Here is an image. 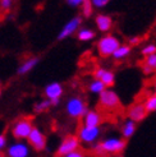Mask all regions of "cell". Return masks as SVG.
<instances>
[{
    "mask_svg": "<svg viewBox=\"0 0 156 157\" xmlns=\"http://www.w3.org/2000/svg\"><path fill=\"white\" fill-rule=\"evenodd\" d=\"M0 96H2V87H0Z\"/></svg>",
    "mask_w": 156,
    "mask_h": 157,
    "instance_id": "e575fe53",
    "label": "cell"
},
{
    "mask_svg": "<svg viewBox=\"0 0 156 157\" xmlns=\"http://www.w3.org/2000/svg\"><path fill=\"white\" fill-rule=\"evenodd\" d=\"M95 23H96V27L97 29L100 31V32H109V31L113 27V19L110 15H107V14H97L96 15V18H95Z\"/></svg>",
    "mask_w": 156,
    "mask_h": 157,
    "instance_id": "4fadbf2b",
    "label": "cell"
},
{
    "mask_svg": "<svg viewBox=\"0 0 156 157\" xmlns=\"http://www.w3.org/2000/svg\"><path fill=\"white\" fill-rule=\"evenodd\" d=\"M142 55L146 58V56H149V55H152V54H156V45L154 44H149V45H146L145 48L142 49Z\"/></svg>",
    "mask_w": 156,
    "mask_h": 157,
    "instance_id": "cb8c5ba5",
    "label": "cell"
},
{
    "mask_svg": "<svg viewBox=\"0 0 156 157\" xmlns=\"http://www.w3.org/2000/svg\"><path fill=\"white\" fill-rule=\"evenodd\" d=\"M155 73H156V68H155Z\"/></svg>",
    "mask_w": 156,
    "mask_h": 157,
    "instance_id": "d590c367",
    "label": "cell"
},
{
    "mask_svg": "<svg viewBox=\"0 0 156 157\" xmlns=\"http://www.w3.org/2000/svg\"><path fill=\"white\" fill-rule=\"evenodd\" d=\"M91 3L93 5V8H97V9H101V8H105L110 0H91Z\"/></svg>",
    "mask_w": 156,
    "mask_h": 157,
    "instance_id": "484cf974",
    "label": "cell"
},
{
    "mask_svg": "<svg viewBox=\"0 0 156 157\" xmlns=\"http://www.w3.org/2000/svg\"><path fill=\"white\" fill-rule=\"evenodd\" d=\"M6 144V137L5 134H0V152H2V150L5 147Z\"/></svg>",
    "mask_w": 156,
    "mask_h": 157,
    "instance_id": "4dcf8cb0",
    "label": "cell"
},
{
    "mask_svg": "<svg viewBox=\"0 0 156 157\" xmlns=\"http://www.w3.org/2000/svg\"><path fill=\"white\" fill-rule=\"evenodd\" d=\"M99 101H100V105L104 109H109V110H114L120 105V98L118 96V93L110 88H106L101 93L99 96Z\"/></svg>",
    "mask_w": 156,
    "mask_h": 157,
    "instance_id": "5b68a950",
    "label": "cell"
},
{
    "mask_svg": "<svg viewBox=\"0 0 156 157\" xmlns=\"http://www.w3.org/2000/svg\"><path fill=\"white\" fill-rule=\"evenodd\" d=\"M126 147V140L120 138H109L103 140L101 143L96 144L93 150L97 153H116L124 150Z\"/></svg>",
    "mask_w": 156,
    "mask_h": 157,
    "instance_id": "7a4b0ae2",
    "label": "cell"
},
{
    "mask_svg": "<svg viewBox=\"0 0 156 157\" xmlns=\"http://www.w3.org/2000/svg\"><path fill=\"white\" fill-rule=\"evenodd\" d=\"M136 132V123L133 120H127L126 123L123 124V128H122V134L123 138H131L132 136L135 134Z\"/></svg>",
    "mask_w": 156,
    "mask_h": 157,
    "instance_id": "ac0fdd59",
    "label": "cell"
},
{
    "mask_svg": "<svg viewBox=\"0 0 156 157\" xmlns=\"http://www.w3.org/2000/svg\"><path fill=\"white\" fill-rule=\"evenodd\" d=\"M37 64H38V58H36V56L28 58V59H26V60L23 61L22 64L18 67L17 73H18V74H21V75L27 74V73H29L31 70H32Z\"/></svg>",
    "mask_w": 156,
    "mask_h": 157,
    "instance_id": "2e32d148",
    "label": "cell"
},
{
    "mask_svg": "<svg viewBox=\"0 0 156 157\" xmlns=\"http://www.w3.org/2000/svg\"><path fill=\"white\" fill-rule=\"evenodd\" d=\"M142 72H143V74L145 75H150V74H152L154 72H155V70L154 69H151L150 67H147V65H142Z\"/></svg>",
    "mask_w": 156,
    "mask_h": 157,
    "instance_id": "f546056e",
    "label": "cell"
},
{
    "mask_svg": "<svg viewBox=\"0 0 156 157\" xmlns=\"http://www.w3.org/2000/svg\"><path fill=\"white\" fill-rule=\"evenodd\" d=\"M95 37H96L95 31L90 28H80V31L77 32V38L80 41H91Z\"/></svg>",
    "mask_w": 156,
    "mask_h": 157,
    "instance_id": "e0dca14e",
    "label": "cell"
},
{
    "mask_svg": "<svg viewBox=\"0 0 156 157\" xmlns=\"http://www.w3.org/2000/svg\"><path fill=\"white\" fill-rule=\"evenodd\" d=\"M33 129V125H32V121L31 119H19L17 120L13 127H12V136L18 139V140H22V139H27L28 136L31 134V132Z\"/></svg>",
    "mask_w": 156,
    "mask_h": 157,
    "instance_id": "277c9868",
    "label": "cell"
},
{
    "mask_svg": "<svg viewBox=\"0 0 156 157\" xmlns=\"http://www.w3.org/2000/svg\"><path fill=\"white\" fill-rule=\"evenodd\" d=\"M101 120H103L101 115L95 110H91L83 116V125L84 127H99L101 124Z\"/></svg>",
    "mask_w": 156,
    "mask_h": 157,
    "instance_id": "9a60e30c",
    "label": "cell"
},
{
    "mask_svg": "<svg viewBox=\"0 0 156 157\" xmlns=\"http://www.w3.org/2000/svg\"><path fill=\"white\" fill-rule=\"evenodd\" d=\"M65 110H67V114L71 116V117H83L86 114H87V106H86L84 101L81 97H72L67 101V105H65Z\"/></svg>",
    "mask_w": 156,
    "mask_h": 157,
    "instance_id": "3957f363",
    "label": "cell"
},
{
    "mask_svg": "<svg viewBox=\"0 0 156 157\" xmlns=\"http://www.w3.org/2000/svg\"><path fill=\"white\" fill-rule=\"evenodd\" d=\"M51 106V102H50V100H42V101H40V102H37L35 106H33V110L36 113H44V111H46L49 107Z\"/></svg>",
    "mask_w": 156,
    "mask_h": 157,
    "instance_id": "603a6c76",
    "label": "cell"
},
{
    "mask_svg": "<svg viewBox=\"0 0 156 157\" xmlns=\"http://www.w3.org/2000/svg\"><path fill=\"white\" fill-rule=\"evenodd\" d=\"M138 42H139V37H137V36L129 38V46H131V45H137Z\"/></svg>",
    "mask_w": 156,
    "mask_h": 157,
    "instance_id": "1f68e13d",
    "label": "cell"
},
{
    "mask_svg": "<svg viewBox=\"0 0 156 157\" xmlns=\"http://www.w3.org/2000/svg\"><path fill=\"white\" fill-rule=\"evenodd\" d=\"M64 157H86L84 156V153L82 152V151H74V152H72V153H69V155H67V156H64Z\"/></svg>",
    "mask_w": 156,
    "mask_h": 157,
    "instance_id": "f1b7e54d",
    "label": "cell"
},
{
    "mask_svg": "<svg viewBox=\"0 0 156 157\" xmlns=\"http://www.w3.org/2000/svg\"><path fill=\"white\" fill-rule=\"evenodd\" d=\"M100 128L99 127H83L80 129V132H78V139L81 140V142L83 143H95L97 138L100 137Z\"/></svg>",
    "mask_w": 156,
    "mask_h": 157,
    "instance_id": "ba28073f",
    "label": "cell"
},
{
    "mask_svg": "<svg viewBox=\"0 0 156 157\" xmlns=\"http://www.w3.org/2000/svg\"><path fill=\"white\" fill-rule=\"evenodd\" d=\"M27 140H28L29 146L36 151H42L46 148V137L38 128L33 127V129L31 132V134L28 136Z\"/></svg>",
    "mask_w": 156,
    "mask_h": 157,
    "instance_id": "9c48e42d",
    "label": "cell"
},
{
    "mask_svg": "<svg viewBox=\"0 0 156 157\" xmlns=\"http://www.w3.org/2000/svg\"><path fill=\"white\" fill-rule=\"evenodd\" d=\"M154 91H155V95H156V81H155V83H154Z\"/></svg>",
    "mask_w": 156,
    "mask_h": 157,
    "instance_id": "d6a6232c",
    "label": "cell"
},
{
    "mask_svg": "<svg viewBox=\"0 0 156 157\" xmlns=\"http://www.w3.org/2000/svg\"><path fill=\"white\" fill-rule=\"evenodd\" d=\"M29 155V148L26 143H14L8 150V156L9 157H27Z\"/></svg>",
    "mask_w": 156,
    "mask_h": 157,
    "instance_id": "5bb4252c",
    "label": "cell"
},
{
    "mask_svg": "<svg viewBox=\"0 0 156 157\" xmlns=\"http://www.w3.org/2000/svg\"><path fill=\"white\" fill-rule=\"evenodd\" d=\"M12 5H13V0H0V8H2V10H4V12L10 10Z\"/></svg>",
    "mask_w": 156,
    "mask_h": 157,
    "instance_id": "4316f807",
    "label": "cell"
},
{
    "mask_svg": "<svg viewBox=\"0 0 156 157\" xmlns=\"http://www.w3.org/2000/svg\"><path fill=\"white\" fill-rule=\"evenodd\" d=\"M82 22H83V18L81 17V15H76V17H73L71 21H68L63 26V28L60 29V32L58 35V40L59 41L65 40L67 37H69V36H72L73 33L78 32L81 25H82Z\"/></svg>",
    "mask_w": 156,
    "mask_h": 157,
    "instance_id": "8992f818",
    "label": "cell"
},
{
    "mask_svg": "<svg viewBox=\"0 0 156 157\" xmlns=\"http://www.w3.org/2000/svg\"><path fill=\"white\" fill-rule=\"evenodd\" d=\"M147 115V111L143 106V104H135L133 106H131L128 110V117L129 120H133L135 123H138L143 120Z\"/></svg>",
    "mask_w": 156,
    "mask_h": 157,
    "instance_id": "7c38bea8",
    "label": "cell"
},
{
    "mask_svg": "<svg viewBox=\"0 0 156 157\" xmlns=\"http://www.w3.org/2000/svg\"><path fill=\"white\" fill-rule=\"evenodd\" d=\"M0 84H2V82H0Z\"/></svg>",
    "mask_w": 156,
    "mask_h": 157,
    "instance_id": "8d00e7d4",
    "label": "cell"
},
{
    "mask_svg": "<svg viewBox=\"0 0 156 157\" xmlns=\"http://www.w3.org/2000/svg\"><path fill=\"white\" fill-rule=\"evenodd\" d=\"M88 90H90V92L91 93H95V95H101L105 90H106V87H105V84L101 82V81H99V79H93V81H91V83H90V86H88Z\"/></svg>",
    "mask_w": 156,
    "mask_h": 157,
    "instance_id": "d6986e66",
    "label": "cell"
},
{
    "mask_svg": "<svg viewBox=\"0 0 156 157\" xmlns=\"http://www.w3.org/2000/svg\"><path fill=\"white\" fill-rule=\"evenodd\" d=\"M0 157H4V153H2V152H0Z\"/></svg>",
    "mask_w": 156,
    "mask_h": 157,
    "instance_id": "836d02e7",
    "label": "cell"
},
{
    "mask_svg": "<svg viewBox=\"0 0 156 157\" xmlns=\"http://www.w3.org/2000/svg\"><path fill=\"white\" fill-rule=\"evenodd\" d=\"M143 106L146 109L147 113H154L156 111V95H152L150 97H147L146 101L143 102Z\"/></svg>",
    "mask_w": 156,
    "mask_h": 157,
    "instance_id": "44dd1931",
    "label": "cell"
},
{
    "mask_svg": "<svg viewBox=\"0 0 156 157\" xmlns=\"http://www.w3.org/2000/svg\"><path fill=\"white\" fill-rule=\"evenodd\" d=\"M143 64L147 65V67H150L151 69L155 70V68H156V54H152V55H149V56H146Z\"/></svg>",
    "mask_w": 156,
    "mask_h": 157,
    "instance_id": "d4e9b609",
    "label": "cell"
},
{
    "mask_svg": "<svg viewBox=\"0 0 156 157\" xmlns=\"http://www.w3.org/2000/svg\"><path fill=\"white\" fill-rule=\"evenodd\" d=\"M131 54V46L129 45H120L116 51L113 54V58L115 60H122L124 58H127L128 55Z\"/></svg>",
    "mask_w": 156,
    "mask_h": 157,
    "instance_id": "ffe728a7",
    "label": "cell"
},
{
    "mask_svg": "<svg viewBox=\"0 0 156 157\" xmlns=\"http://www.w3.org/2000/svg\"><path fill=\"white\" fill-rule=\"evenodd\" d=\"M80 142L81 140L78 139V137H76V136L65 137L63 140H61V143L58 148V156L64 157V156L72 153L74 151H78V148H80Z\"/></svg>",
    "mask_w": 156,
    "mask_h": 157,
    "instance_id": "52a82bcc",
    "label": "cell"
},
{
    "mask_svg": "<svg viewBox=\"0 0 156 157\" xmlns=\"http://www.w3.org/2000/svg\"><path fill=\"white\" fill-rule=\"evenodd\" d=\"M120 45L122 44L118 37H115L114 35H105L97 41L96 48L100 56L109 58V56H113V54L116 51V49Z\"/></svg>",
    "mask_w": 156,
    "mask_h": 157,
    "instance_id": "6da1fadb",
    "label": "cell"
},
{
    "mask_svg": "<svg viewBox=\"0 0 156 157\" xmlns=\"http://www.w3.org/2000/svg\"><path fill=\"white\" fill-rule=\"evenodd\" d=\"M92 12H93V5L91 3V0H86L82 4V17H86V18L91 17Z\"/></svg>",
    "mask_w": 156,
    "mask_h": 157,
    "instance_id": "7402d4cb",
    "label": "cell"
},
{
    "mask_svg": "<svg viewBox=\"0 0 156 157\" xmlns=\"http://www.w3.org/2000/svg\"><path fill=\"white\" fill-rule=\"evenodd\" d=\"M95 79L101 81L105 84V87L107 88V87H111V86H114V83H115V74L111 72V70H109V69L99 68V69H96V72H95Z\"/></svg>",
    "mask_w": 156,
    "mask_h": 157,
    "instance_id": "8fae6325",
    "label": "cell"
},
{
    "mask_svg": "<svg viewBox=\"0 0 156 157\" xmlns=\"http://www.w3.org/2000/svg\"><path fill=\"white\" fill-rule=\"evenodd\" d=\"M86 2V0H65V3L72 6V8H78V6H82V4Z\"/></svg>",
    "mask_w": 156,
    "mask_h": 157,
    "instance_id": "83f0119b",
    "label": "cell"
},
{
    "mask_svg": "<svg viewBox=\"0 0 156 157\" xmlns=\"http://www.w3.org/2000/svg\"><path fill=\"white\" fill-rule=\"evenodd\" d=\"M45 96L50 101L60 100L61 95H63V86L59 82H51L45 87Z\"/></svg>",
    "mask_w": 156,
    "mask_h": 157,
    "instance_id": "30bf717a",
    "label": "cell"
}]
</instances>
